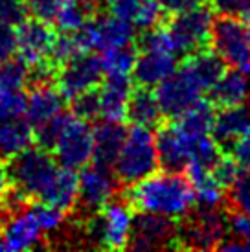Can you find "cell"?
I'll use <instances>...</instances> for the list:
<instances>
[{"instance_id":"6da1fadb","label":"cell","mask_w":250,"mask_h":252,"mask_svg":"<svg viewBox=\"0 0 250 252\" xmlns=\"http://www.w3.org/2000/svg\"><path fill=\"white\" fill-rule=\"evenodd\" d=\"M9 182L26 201L48 203L66 212L77 204L76 169L61 166L46 147H26L11 157Z\"/></svg>"},{"instance_id":"7a4b0ae2","label":"cell","mask_w":250,"mask_h":252,"mask_svg":"<svg viewBox=\"0 0 250 252\" xmlns=\"http://www.w3.org/2000/svg\"><path fill=\"white\" fill-rule=\"evenodd\" d=\"M129 203L142 214H155L167 219H182L195 206V191L188 177L179 171H153L132 184Z\"/></svg>"},{"instance_id":"3957f363","label":"cell","mask_w":250,"mask_h":252,"mask_svg":"<svg viewBox=\"0 0 250 252\" xmlns=\"http://www.w3.org/2000/svg\"><path fill=\"white\" fill-rule=\"evenodd\" d=\"M35 131L39 142L54 151L56 160L64 168L83 169L94 160V129L76 112H62Z\"/></svg>"},{"instance_id":"277c9868","label":"cell","mask_w":250,"mask_h":252,"mask_svg":"<svg viewBox=\"0 0 250 252\" xmlns=\"http://www.w3.org/2000/svg\"><path fill=\"white\" fill-rule=\"evenodd\" d=\"M156 136L158 162L164 169L181 171L188 166H201L212 169L219 160L221 149L212 134H193L177 124L160 127Z\"/></svg>"},{"instance_id":"5b68a950","label":"cell","mask_w":250,"mask_h":252,"mask_svg":"<svg viewBox=\"0 0 250 252\" xmlns=\"http://www.w3.org/2000/svg\"><path fill=\"white\" fill-rule=\"evenodd\" d=\"M158 164L156 136L149 127L132 126L125 131L122 147L112 162V171L120 182L132 186L156 171Z\"/></svg>"},{"instance_id":"8992f818","label":"cell","mask_w":250,"mask_h":252,"mask_svg":"<svg viewBox=\"0 0 250 252\" xmlns=\"http://www.w3.org/2000/svg\"><path fill=\"white\" fill-rule=\"evenodd\" d=\"M94 214L96 216L89 221L87 226V238L94 245L107 251L127 249L131 243L134 219H136L131 203L111 201Z\"/></svg>"},{"instance_id":"52a82bcc","label":"cell","mask_w":250,"mask_h":252,"mask_svg":"<svg viewBox=\"0 0 250 252\" xmlns=\"http://www.w3.org/2000/svg\"><path fill=\"white\" fill-rule=\"evenodd\" d=\"M228 234V219L221 208H199L188 214L184 223L177 230V245L186 249H219Z\"/></svg>"},{"instance_id":"ba28073f","label":"cell","mask_w":250,"mask_h":252,"mask_svg":"<svg viewBox=\"0 0 250 252\" xmlns=\"http://www.w3.org/2000/svg\"><path fill=\"white\" fill-rule=\"evenodd\" d=\"M214 26V15L204 6L186 9L167 22L166 32L177 56H189L210 42Z\"/></svg>"},{"instance_id":"9c48e42d","label":"cell","mask_w":250,"mask_h":252,"mask_svg":"<svg viewBox=\"0 0 250 252\" xmlns=\"http://www.w3.org/2000/svg\"><path fill=\"white\" fill-rule=\"evenodd\" d=\"M56 32L48 22L39 19L24 21L17 30V54L28 64V68L37 72H46L52 68V50L56 42Z\"/></svg>"},{"instance_id":"30bf717a","label":"cell","mask_w":250,"mask_h":252,"mask_svg":"<svg viewBox=\"0 0 250 252\" xmlns=\"http://www.w3.org/2000/svg\"><path fill=\"white\" fill-rule=\"evenodd\" d=\"M210 42L224 64L245 70L250 61V32L243 21L221 17L212 26Z\"/></svg>"},{"instance_id":"8fae6325","label":"cell","mask_w":250,"mask_h":252,"mask_svg":"<svg viewBox=\"0 0 250 252\" xmlns=\"http://www.w3.org/2000/svg\"><path fill=\"white\" fill-rule=\"evenodd\" d=\"M103 77L105 72L101 59L92 52H85L59 66L57 87L64 94V98L74 99L81 94L96 91Z\"/></svg>"},{"instance_id":"7c38bea8","label":"cell","mask_w":250,"mask_h":252,"mask_svg":"<svg viewBox=\"0 0 250 252\" xmlns=\"http://www.w3.org/2000/svg\"><path fill=\"white\" fill-rule=\"evenodd\" d=\"M202 85L195 79V76L182 64L181 68L167 76L160 85H156V99L164 116L177 118L188 107H191L195 101H199L204 94Z\"/></svg>"},{"instance_id":"4fadbf2b","label":"cell","mask_w":250,"mask_h":252,"mask_svg":"<svg viewBox=\"0 0 250 252\" xmlns=\"http://www.w3.org/2000/svg\"><path fill=\"white\" fill-rule=\"evenodd\" d=\"M77 203L85 212H97L116 195L118 179L111 166L89 164L77 175Z\"/></svg>"},{"instance_id":"5bb4252c","label":"cell","mask_w":250,"mask_h":252,"mask_svg":"<svg viewBox=\"0 0 250 252\" xmlns=\"http://www.w3.org/2000/svg\"><path fill=\"white\" fill-rule=\"evenodd\" d=\"M83 52H105L109 48L131 44L134 37V28L114 15L96 17L76 32Z\"/></svg>"},{"instance_id":"9a60e30c","label":"cell","mask_w":250,"mask_h":252,"mask_svg":"<svg viewBox=\"0 0 250 252\" xmlns=\"http://www.w3.org/2000/svg\"><path fill=\"white\" fill-rule=\"evenodd\" d=\"M177 245V226L173 219L155 214H142L134 219L131 243L134 251H160Z\"/></svg>"},{"instance_id":"2e32d148","label":"cell","mask_w":250,"mask_h":252,"mask_svg":"<svg viewBox=\"0 0 250 252\" xmlns=\"http://www.w3.org/2000/svg\"><path fill=\"white\" fill-rule=\"evenodd\" d=\"M42 236H46L42 226L39 224L31 208L15 210L9 214L7 221L0 228V238L4 241L6 251L22 252L31 251L37 245H41Z\"/></svg>"},{"instance_id":"e0dca14e","label":"cell","mask_w":250,"mask_h":252,"mask_svg":"<svg viewBox=\"0 0 250 252\" xmlns=\"http://www.w3.org/2000/svg\"><path fill=\"white\" fill-rule=\"evenodd\" d=\"M62 112H64V94L59 91V87L41 81L28 92L24 103V116L33 129L42 127Z\"/></svg>"},{"instance_id":"ac0fdd59","label":"cell","mask_w":250,"mask_h":252,"mask_svg":"<svg viewBox=\"0 0 250 252\" xmlns=\"http://www.w3.org/2000/svg\"><path fill=\"white\" fill-rule=\"evenodd\" d=\"M97 118L122 122L127 114V105L132 94L131 77L105 76V81L96 89Z\"/></svg>"},{"instance_id":"d6986e66","label":"cell","mask_w":250,"mask_h":252,"mask_svg":"<svg viewBox=\"0 0 250 252\" xmlns=\"http://www.w3.org/2000/svg\"><path fill=\"white\" fill-rule=\"evenodd\" d=\"M177 59L179 57L175 54L166 50L142 48V54L136 57L132 76L142 87H156L177 70Z\"/></svg>"},{"instance_id":"ffe728a7","label":"cell","mask_w":250,"mask_h":252,"mask_svg":"<svg viewBox=\"0 0 250 252\" xmlns=\"http://www.w3.org/2000/svg\"><path fill=\"white\" fill-rule=\"evenodd\" d=\"M33 127L24 114H0V155L15 157L31 146Z\"/></svg>"},{"instance_id":"44dd1931","label":"cell","mask_w":250,"mask_h":252,"mask_svg":"<svg viewBox=\"0 0 250 252\" xmlns=\"http://www.w3.org/2000/svg\"><path fill=\"white\" fill-rule=\"evenodd\" d=\"M111 13L134 30H149L160 21L158 0H111Z\"/></svg>"},{"instance_id":"7402d4cb","label":"cell","mask_w":250,"mask_h":252,"mask_svg":"<svg viewBox=\"0 0 250 252\" xmlns=\"http://www.w3.org/2000/svg\"><path fill=\"white\" fill-rule=\"evenodd\" d=\"M249 129H250V109L243 103V105L222 107L221 111L216 112L212 133H214V138L217 140V144L232 146Z\"/></svg>"},{"instance_id":"603a6c76","label":"cell","mask_w":250,"mask_h":252,"mask_svg":"<svg viewBox=\"0 0 250 252\" xmlns=\"http://www.w3.org/2000/svg\"><path fill=\"white\" fill-rule=\"evenodd\" d=\"M210 92H212L214 103L217 105H243L250 98V77L241 68H234L230 72L224 70Z\"/></svg>"},{"instance_id":"cb8c5ba5","label":"cell","mask_w":250,"mask_h":252,"mask_svg":"<svg viewBox=\"0 0 250 252\" xmlns=\"http://www.w3.org/2000/svg\"><path fill=\"white\" fill-rule=\"evenodd\" d=\"M186 171L195 191V204H199V208H219L224 201V186L212 171L201 166H188Z\"/></svg>"},{"instance_id":"d4e9b609","label":"cell","mask_w":250,"mask_h":252,"mask_svg":"<svg viewBox=\"0 0 250 252\" xmlns=\"http://www.w3.org/2000/svg\"><path fill=\"white\" fill-rule=\"evenodd\" d=\"M125 136V129L120 122L103 120L94 129V160L103 166H111L118 155L122 142Z\"/></svg>"},{"instance_id":"484cf974","label":"cell","mask_w":250,"mask_h":252,"mask_svg":"<svg viewBox=\"0 0 250 252\" xmlns=\"http://www.w3.org/2000/svg\"><path fill=\"white\" fill-rule=\"evenodd\" d=\"M127 118L131 120L132 126L140 127H156L164 112L160 109L156 94L151 92L147 87H142L140 91H132L129 105H127Z\"/></svg>"},{"instance_id":"4316f807","label":"cell","mask_w":250,"mask_h":252,"mask_svg":"<svg viewBox=\"0 0 250 252\" xmlns=\"http://www.w3.org/2000/svg\"><path fill=\"white\" fill-rule=\"evenodd\" d=\"M216 111L210 101L199 99L191 107H188L181 116H177V126L182 127L184 131L193 134H210L214 126Z\"/></svg>"},{"instance_id":"83f0119b","label":"cell","mask_w":250,"mask_h":252,"mask_svg":"<svg viewBox=\"0 0 250 252\" xmlns=\"http://www.w3.org/2000/svg\"><path fill=\"white\" fill-rule=\"evenodd\" d=\"M136 50L131 44L116 46L101 52V64H103L105 76H120V77H131L136 63Z\"/></svg>"},{"instance_id":"f1b7e54d","label":"cell","mask_w":250,"mask_h":252,"mask_svg":"<svg viewBox=\"0 0 250 252\" xmlns=\"http://www.w3.org/2000/svg\"><path fill=\"white\" fill-rule=\"evenodd\" d=\"M89 21H91V7L85 0H66L54 26H57L62 33H76Z\"/></svg>"},{"instance_id":"f546056e","label":"cell","mask_w":250,"mask_h":252,"mask_svg":"<svg viewBox=\"0 0 250 252\" xmlns=\"http://www.w3.org/2000/svg\"><path fill=\"white\" fill-rule=\"evenodd\" d=\"M219 251H250V217L237 214L228 219V234L219 245Z\"/></svg>"},{"instance_id":"4dcf8cb0","label":"cell","mask_w":250,"mask_h":252,"mask_svg":"<svg viewBox=\"0 0 250 252\" xmlns=\"http://www.w3.org/2000/svg\"><path fill=\"white\" fill-rule=\"evenodd\" d=\"M28 76L30 68L22 59H7L0 63V91H22Z\"/></svg>"},{"instance_id":"1f68e13d","label":"cell","mask_w":250,"mask_h":252,"mask_svg":"<svg viewBox=\"0 0 250 252\" xmlns=\"http://www.w3.org/2000/svg\"><path fill=\"white\" fill-rule=\"evenodd\" d=\"M230 204L237 214L250 217V171L239 173L230 184Z\"/></svg>"},{"instance_id":"d6a6232c","label":"cell","mask_w":250,"mask_h":252,"mask_svg":"<svg viewBox=\"0 0 250 252\" xmlns=\"http://www.w3.org/2000/svg\"><path fill=\"white\" fill-rule=\"evenodd\" d=\"M31 210H33L39 224L42 226L44 234H54L64 223V210L59 206L48 203H37L35 206H31Z\"/></svg>"},{"instance_id":"836d02e7","label":"cell","mask_w":250,"mask_h":252,"mask_svg":"<svg viewBox=\"0 0 250 252\" xmlns=\"http://www.w3.org/2000/svg\"><path fill=\"white\" fill-rule=\"evenodd\" d=\"M66 0H30V11L35 19L54 24Z\"/></svg>"},{"instance_id":"e575fe53","label":"cell","mask_w":250,"mask_h":252,"mask_svg":"<svg viewBox=\"0 0 250 252\" xmlns=\"http://www.w3.org/2000/svg\"><path fill=\"white\" fill-rule=\"evenodd\" d=\"M28 9L22 0H0V22H6L9 26H19L26 21Z\"/></svg>"},{"instance_id":"d590c367","label":"cell","mask_w":250,"mask_h":252,"mask_svg":"<svg viewBox=\"0 0 250 252\" xmlns=\"http://www.w3.org/2000/svg\"><path fill=\"white\" fill-rule=\"evenodd\" d=\"M212 175L216 177L217 181L221 182L222 186L226 188V186H230L232 182H234V179H236L237 175H239V171H241V168L236 164V160L234 158H224V157H219V160L212 166Z\"/></svg>"},{"instance_id":"8d00e7d4","label":"cell","mask_w":250,"mask_h":252,"mask_svg":"<svg viewBox=\"0 0 250 252\" xmlns=\"http://www.w3.org/2000/svg\"><path fill=\"white\" fill-rule=\"evenodd\" d=\"M214 11L221 17H232L241 19L250 9V0H210Z\"/></svg>"},{"instance_id":"74e56055","label":"cell","mask_w":250,"mask_h":252,"mask_svg":"<svg viewBox=\"0 0 250 252\" xmlns=\"http://www.w3.org/2000/svg\"><path fill=\"white\" fill-rule=\"evenodd\" d=\"M17 54V30L6 22H0V63Z\"/></svg>"},{"instance_id":"f35d334b","label":"cell","mask_w":250,"mask_h":252,"mask_svg":"<svg viewBox=\"0 0 250 252\" xmlns=\"http://www.w3.org/2000/svg\"><path fill=\"white\" fill-rule=\"evenodd\" d=\"M232 158L243 171H250V129L232 144Z\"/></svg>"},{"instance_id":"ab89813d","label":"cell","mask_w":250,"mask_h":252,"mask_svg":"<svg viewBox=\"0 0 250 252\" xmlns=\"http://www.w3.org/2000/svg\"><path fill=\"white\" fill-rule=\"evenodd\" d=\"M162 6L166 7L171 13H181L186 9H193V7L204 6L206 0H158Z\"/></svg>"},{"instance_id":"60d3db41","label":"cell","mask_w":250,"mask_h":252,"mask_svg":"<svg viewBox=\"0 0 250 252\" xmlns=\"http://www.w3.org/2000/svg\"><path fill=\"white\" fill-rule=\"evenodd\" d=\"M7 189H9V173H7V166L2 162V155H0V204L4 201Z\"/></svg>"},{"instance_id":"b9f144b4","label":"cell","mask_w":250,"mask_h":252,"mask_svg":"<svg viewBox=\"0 0 250 252\" xmlns=\"http://www.w3.org/2000/svg\"><path fill=\"white\" fill-rule=\"evenodd\" d=\"M241 19H243L245 26H247V28H249V32H250V9H249V11H247V13L243 15V17H241Z\"/></svg>"},{"instance_id":"7bdbcfd3","label":"cell","mask_w":250,"mask_h":252,"mask_svg":"<svg viewBox=\"0 0 250 252\" xmlns=\"http://www.w3.org/2000/svg\"><path fill=\"white\" fill-rule=\"evenodd\" d=\"M245 72H247V74L250 76V61H249V64H247V68H245Z\"/></svg>"}]
</instances>
